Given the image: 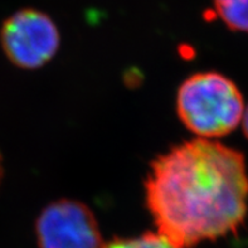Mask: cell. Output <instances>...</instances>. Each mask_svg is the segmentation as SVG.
Segmentation results:
<instances>
[{"instance_id": "cell-7", "label": "cell", "mask_w": 248, "mask_h": 248, "mask_svg": "<svg viewBox=\"0 0 248 248\" xmlns=\"http://www.w3.org/2000/svg\"><path fill=\"white\" fill-rule=\"evenodd\" d=\"M241 123L243 125V132H245L246 138L248 139V106L245 108V112H243V117Z\"/></svg>"}, {"instance_id": "cell-4", "label": "cell", "mask_w": 248, "mask_h": 248, "mask_svg": "<svg viewBox=\"0 0 248 248\" xmlns=\"http://www.w3.org/2000/svg\"><path fill=\"white\" fill-rule=\"evenodd\" d=\"M41 248H105L91 209L81 202L62 199L48 204L37 219Z\"/></svg>"}, {"instance_id": "cell-3", "label": "cell", "mask_w": 248, "mask_h": 248, "mask_svg": "<svg viewBox=\"0 0 248 248\" xmlns=\"http://www.w3.org/2000/svg\"><path fill=\"white\" fill-rule=\"evenodd\" d=\"M0 44L14 66L37 69L57 53L60 31L47 14L22 9L5 19L0 31Z\"/></svg>"}, {"instance_id": "cell-5", "label": "cell", "mask_w": 248, "mask_h": 248, "mask_svg": "<svg viewBox=\"0 0 248 248\" xmlns=\"http://www.w3.org/2000/svg\"><path fill=\"white\" fill-rule=\"evenodd\" d=\"M213 3L227 27L248 33V0H213Z\"/></svg>"}, {"instance_id": "cell-1", "label": "cell", "mask_w": 248, "mask_h": 248, "mask_svg": "<svg viewBox=\"0 0 248 248\" xmlns=\"http://www.w3.org/2000/svg\"><path fill=\"white\" fill-rule=\"evenodd\" d=\"M145 194L157 233L176 247L220 238L247 213L245 157L209 139L183 142L151 163Z\"/></svg>"}, {"instance_id": "cell-6", "label": "cell", "mask_w": 248, "mask_h": 248, "mask_svg": "<svg viewBox=\"0 0 248 248\" xmlns=\"http://www.w3.org/2000/svg\"><path fill=\"white\" fill-rule=\"evenodd\" d=\"M105 248H179L160 233H145L134 238H120L106 243Z\"/></svg>"}, {"instance_id": "cell-8", "label": "cell", "mask_w": 248, "mask_h": 248, "mask_svg": "<svg viewBox=\"0 0 248 248\" xmlns=\"http://www.w3.org/2000/svg\"><path fill=\"white\" fill-rule=\"evenodd\" d=\"M1 155H0V183H1V179H3V165H1Z\"/></svg>"}, {"instance_id": "cell-2", "label": "cell", "mask_w": 248, "mask_h": 248, "mask_svg": "<svg viewBox=\"0 0 248 248\" xmlns=\"http://www.w3.org/2000/svg\"><path fill=\"white\" fill-rule=\"evenodd\" d=\"M176 110L186 129L202 139H213L236 129L242 121L245 104L230 78L217 72H204L183 82Z\"/></svg>"}]
</instances>
